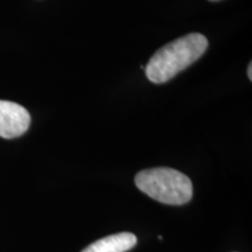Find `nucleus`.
I'll list each match as a JSON object with an SVG mask.
<instances>
[{"label": "nucleus", "mask_w": 252, "mask_h": 252, "mask_svg": "<svg viewBox=\"0 0 252 252\" xmlns=\"http://www.w3.org/2000/svg\"><path fill=\"white\" fill-rule=\"evenodd\" d=\"M31 125V115L24 106L0 99V137L13 139L26 133Z\"/></svg>", "instance_id": "nucleus-3"}, {"label": "nucleus", "mask_w": 252, "mask_h": 252, "mask_svg": "<svg viewBox=\"0 0 252 252\" xmlns=\"http://www.w3.org/2000/svg\"><path fill=\"white\" fill-rule=\"evenodd\" d=\"M135 186L153 200L172 206H182L193 197V184L184 173L168 167L141 171L134 178Z\"/></svg>", "instance_id": "nucleus-2"}, {"label": "nucleus", "mask_w": 252, "mask_h": 252, "mask_svg": "<svg viewBox=\"0 0 252 252\" xmlns=\"http://www.w3.org/2000/svg\"><path fill=\"white\" fill-rule=\"evenodd\" d=\"M248 76L249 80H252V63H249V67H248Z\"/></svg>", "instance_id": "nucleus-5"}, {"label": "nucleus", "mask_w": 252, "mask_h": 252, "mask_svg": "<svg viewBox=\"0 0 252 252\" xmlns=\"http://www.w3.org/2000/svg\"><path fill=\"white\" fill-rule=\"evenodd\" d=\"M207 48V37L200 33L179 37L154 53L145 67L146 76L152 83H166L197 61Z\"/></svg>", "instance_id": "nucleus-1"}, {"label": "nucleus", "mask_w": 252, "mask_h": 252, "mask_svg": "<svg viewBox=\"0 0 252 252\" xmlns=\"http://www.w3.org/2000/svg\"><path fill=\"white\" fill-rule=\"evenodd\" d=\"M210 1H219V0H210Z\"/></svg>", "instance_id": "nucleus-6"}, {"label": "nucleus", "mask_w": 252, "mask_h": 252, "mask_svg": "<svg viewBox=\"0 0 252 252\" xmlns=\"http://www.w3.org/2000/svg\"><path fill=\"white\" fill-rule=\"evenodd\" d=\"M137 244V237L131 232H121L94 242L82 252H126Z\"/></svg>", "instance_id": "nucleus-4"}]
</instances>
